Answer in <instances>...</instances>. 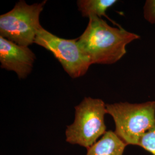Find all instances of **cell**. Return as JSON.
Listing matches in <instances>:
<instances>
[{
  "mask_svg": "<svg viewBox=\"0 0 155 155\" xmlns=\"http://www.w3.org/2000/svg\"><path fill=\"white\" fill-rule=\"evenodd\" d=\"M117 2L116 0H79L77 1V5L82 16L89 18L92 16L100 18L102 16L105 17L118 27H121L116 22L112 21L106 14V11Z\"/></svg>",
  "mask_w": 155,
  "mask_h": 155,
  "instance_id": "ba28073f",
  "label": "cell"
},
{
  "mask_svg": "<svg viewBox=\"0 0 155 155\" xmlns=\"http://www.w3.org/2000/svg\"><path fill=\"white\" fill-rule=\"evenodd\" d=\"M45 4L44 1L30 5L24 1H18L11 11L0 16V36L21 46L33 44L42 28L40 15Z\"/></svg>",
  "mask_w": 155,
  "mask_h": 155,
  "instance_id": "277c9868",
  "label": "cell"
},
{
  "mask_svg": "<svg viewBox=\"0 0 155 155\" xmlns=\"http://www.w3.org/2000/svg\"><path fill=\"white\" fill-rule=\"evenodd\" d=\"M106 105L102 100L86 97L75 106L74 121L66 130L67 142L87 149L95 144L106 132Z\"/></svg>",
  "mask_w": 155,
  "mask_h": 155,
  "instance_id": "3957f363",
  "label": "cell"
},
{
  "mask_svg": "<svg viewBox=\"0 0 155 155\" xmlns=\"http://www.w3.org/2000/svg\"><path fill=\"white\" fill-rule=\"evenodd\" d=\"M106 106L107 113L115 122L114 132L127 145H138L144 134L155 127V101L120 102Z\"/></svg>",
  "mask_w": 155,
  "mask_h": 155,
  "instance_id": "7a4b0ae2",
  "label": "cell"
},
{
  "mask_svg": "<svg viewBox=\"0 0 155 155\" xmlns=\"http://www.w3.org/2000/svg\"><path fill=\"white\" fill-rule=\"evenodd\" d=\"M36 56L28 47L17 45L0 36L1 67L16 73L20 79H25L31 72Z\"/></svg>",
  "mask_w": 155,
  "mask_h": 155,
  "instance_id": "8992f818",
  "label": "cell"
},
{
  "mask_svg": "<svg viewBox=\"0 0 155 155\" xmlns=\"http://www.w3.org/2000/svg\"><path fill=\"white\" fill-rule=\"evenodd\" d=\"M144 16L147 21L155 24V0L146 1L144 6Z\"/></svg>",
  "mask_w": 155,
  "mask_h": 155,
  "instance_id": "30bf717a",
  "label": "cell"
},
{
  "mask_svg": "<svg viewBox=\"0 0 155 155\" xmlns=\"http://www.w3.org/2000/svg\"><path fill=\"white\" fill-rule=\"evenodd\" d=\"M34 43L50 51L72 78L85 75L91 65L78 44V39L61 38L42 27Z\"/></svg>",
  "mask_w": 155,
  "mask_h": 155,
  "instance_id": "5b68a950",
  "label": "cell"
},
{
  "mask_svg": "<svg viewBox=\"0 0 155 155\" xmlns=\"http://www.w3.org/2000/svg\"><path fill=\"white\" fill-rule=\"evenodd\" d=\"M127 145L115 132L109 130L87 149L86 155H122Z\"/></svg>",
  "mask_w": 155,
  "mask_h": 155,
  "instance_id": "52a82bcc",
  "label": "cell"
},
{
  "mask_svg": "<svg viewBox=\"0 0 155 155\" xmlns=\"http://www.w3.org/2000/svg\"><path fill=\"white\" fill-rule=\"evenodd\" d=\"M88 25L78 42L91 64H111L127 53L126 47L140 38L122 27L114 28L98 17H89Z\"/></svg>",
  "mask_w": 155,
  "mask_h": 155,
  "instance_id": "6da1fadb",
  "label": "cell"
},
{
  "mask_svg": "<svg viewBox=\"0 0 155 155\" xmlns=\"http://www.w3.org/2000/svg\"><path fill=\"white\" fill-rule=\"evenodd\" d=\"M138 145L155 155V127L144 134Z\"/></svg>",
  "mask_w": 155,
  "mask_h": 155,
  "instance_id": "9c48e42d",
  "label": "cell"
}]
</instances>
